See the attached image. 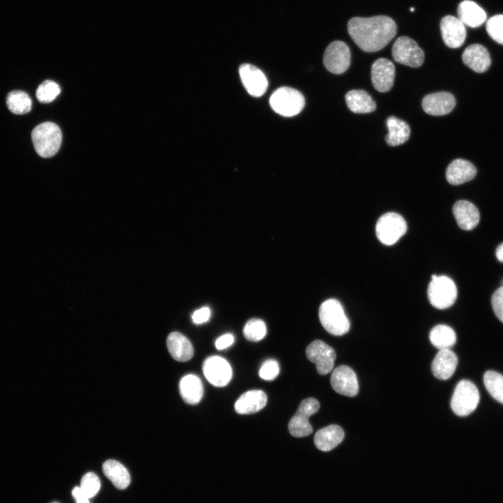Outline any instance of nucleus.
Masks as SVG:
<instances>
[{
	"label": "nucleus",
	"mask_w": 503,
	"mask_h": 503,
	"mask_svg": "<svg viewBox=\"0 0 503 503\" xmlns=\"http://www.w3.org/2000/svg\"><path fill=\"white\" fill-rule=\"evenodd\" d=\"M495 254L498 261L503 263V243L497 247Z\"/></svg>",
	"instance_id": "nucleus-42"
},
{
	"label": "nucleus",
	"mask_w": 503,
	"mask_h": 503,
	"mask_svg": "<svg viewBox=\"0 0 503 503\" xmlns=\"http://www.w3.org/2000/svg\"><path fill=\"white\" fill-rule=\"evenodd\" d=\"M476 175L475 166L469 161L457 159L447 167L446 177L449 183L458 185L472 180Z\"/></svg>",
	"instance_id": "nucleus-22"
},
{
	"label": "nucleus",
	"mask_w": 503,
	"mask_h": 503,
	"mask_svg": "<svg viewBox=\"0 0 503 503\" xmlns=\"http://www.w3.org/2000/svg\"><path fill=\"white\" fill-rule=\"evenodd\" d=\"M453 214L458 225L463 230H472L479 222L480 214L477 207L465 200L457 201L453 206Z\"/></svg>",
	"instance_id": "nucleus-19"
},
{
	"label": "nucleus",
	"mask_w": 503,
	"mask_h": 503,
	"mask_svg": "<svg viewBox=\"0 0 503 503\" xmlns=\"http://www.w3.org/2000/svg\"><path fill=\"white\" fill-rule=\"evenodd\" d=\"M179 389L182 399L188 404H198L203 395V387L200 378L194 374L184 376L179 384Z\"/></svg>",
	"instance_id": "nucleus-26"
},
{
	"label": "nucleus",
	"mask_w": 503,
	"mask_h": 503,
	"mask_svg": "<svg viewBox=\"0 0 503 503\" xmlns=\"http://www.w3.org/2000/svg\"><path fill=\"white\" fill-rule=\"evenodd\" d=\"M320 408L319 401L314 398L304 399L290 419L288 428L290 434L296 437H302L312 432V427L309 418L316 413Z\"/></svg>",
	"instance_id": "nucleus-8"
},
{
	"label": "nucleus",
	"mask_w": 503,
	"mask_h": 503,
	"mask_svg": "<svg viewBox=\"0 0 503 503\" xmlns=\"http://www.w3.org/2000/svg\"><path fill=\"white\" fill-rule=\"evenodd\" d=\"M267 395L261 390H251L244 393L236 400L234 407L238 414H249L261 410L267 403Z\"/></svg>",
	"instance_id": "nucleus-21"
},
{
	"label": "nucleus",
	"mask_w": 503,
	"mask_h": 503,
	"mask_svg": "<svg viewBox=\"0 0 503 503\" xmlns=\"http://www.w3.org/2000/svg\"><path fill=\"white\" fill-rule=\"evenodd\" d=\"M344 437V432L337 425H330L319 430L314 436L316 447L322 451H329L340 444Z\"/></svg>",
	"instance_id": "nucleus-24"
},
{
	"label": "nucleus",
	"mask_w": 503,
	"mask_h": 503,
	"mask_svg": "<svg viewBox=\"0 0 503 503\" xmlns=\"http://www.w3.org/2000/svg\"><path fill=\"white\" fill-rule=\"evenodd\" d=\"M279 372L278 363L274 359L265 360L259 370V376L261 379L271 381L275 379Z\"/></svg>",
	"instance_id": "nucleus-37"
},
{
	"label": "nucleus",
	"mask_w": 503,
	"mask_h": 503,
	"mask_svg": "<svg viewBox=\"0 0 503 503\" xmlns=\"http://www.w3.org/2000/svg\"><path fill=\"white\" fill-rule=\"evenodd\" d=\"M410 10H411V12H414V8H410Z\"/></svg>",
	"instance_id": "nucleus-43"
},
{
	"label": "nucleus",
	"mask_w": 503,
	"mask_h": 503,
	"mask_svg": "<svg viewBox=\"0 0 503 503\" xmlns=\"http://www.w3.org/2000/svg\"><path fill=\"white\" fill-rule=\"evenodd\" d=\"M76 503H89V499L82 491L80 486L75 487L72 491Z\"/></svg>",
	"instance_id": "nucleus-41"
},
{
	"label": "nucleus",
	"mask_w": 503,
	"mask_h": 503,
	"mask_svg": "<svg viewBox=\"0 0 503 503\" xmlns=\"http://www.w3.org/2000/svg\"><path fill=\"white\" fill-rule=\"evenodd\" d=\"M407 224L404 218L395 212H387L379 217L376 224V235L386 245H392L406 233Z\"/></svg>",
	"instance_id": "nucleus-7"
},
{
	"label": "nucleus",
	"mask_w": 503,
	"mask_h": 503,
	"mask_svg": "<svg viewBox=\"0 0 503 503\" xmlns=\"http://www.w3.org/2000/svg\"><path fill=\"white\" fill-rule=\"evenodd\" d=\"M100 487V480L94 473L88 472L82 476L80 488L88 498L95 496Z\"/></svg>",
	"instance_id": "nucleus-36"
},
{
	"label": "nucleus",
	"mask_w": 503,
	"mask_h": 503,
	"mask_svg": "<svg viewBox=\"0 0 503 503\" xmlns=\"http://www.w3.org/2000/svg\"><path fill=\"white\" fill-rule=\"evenodd\" d=\"M270 107L284 117H293L300 113L305 106V98L297 89L283 87L276 89L270 96Z\"/></svg>",
	"instance_id": "nucleus-4"
},
{
	"label": "nucleus",
	"mask_w": 503,
	"mask_h": 503,
	"mask_svg": "<svg viewBox=\"0 0 503 503\" xmlns=\"http://www.w3.org/2000/svg\"><path fill=\"white\" fill-rule=\"evenodd\" d=\"M306 356L315 363L319 374L326 375L333 368L336 353L335 350L321 340H314L306 349Z\"/></svg>",
	"instance_id": "nucleus-11"
},
{
	"label": "nucleus",
	"mask_w": 503,
	"mask_h": 503,
	"mask_svg": "<svg viewBox=\"0 0 503 503\" xmlns=\"http://www.w3.org/2000/svg\"><path fill=\"white\" fill-rule=\"evenodd\" d=\"M430 340L437 349H450L456 342V335L450 326L439 324L432 328L430 333Z\"/></svg>",
	"instance_id": "nucleus-30"
},
{
	"label": "nucleus",
	"mask_w": 503,
	"mask_h": 503,
	"mask_svg": "<svg viewBox=\"0 0 503 503\" xmlns=\"http://www.w3.org/2000/svg\"><path fill=\"white\" fill-rule=\"evenodd\" d=\"M491 304L496 316L503 323V286L493 294Z\"/></svg>",
	"instance_id": "nucleus-38"
},
{
	"label": "nucleus",
	"mask_w": 503,
	"mask_h": 503,
	"mask_svg": "<svg viewBox=\"0 0 503 503\" xmlns=\"http://www.w3.org/2000/svg\"><path fill=\"white\" fill-rule=\"evenodd\" d=\"M455 103V99L451 93L439 92L426 95L422 100V108L428 115L441 116L449 113Z\"/></svg>",
	"instance_id": "nucleus-17"
},
{
	"label": "nucleus",
	"mask_w": 503,
	"mask_h": 503,
	"mask_svg": "<svg viewBox=\"0 0 503 503\" xmlns=\"http://www.w3.org/2000/svg\"><path fill=\"white\" fill-rule=\"evenodd\" d=\"M440 29L444 43L451 48H458L466 38L465 25L456 17L446 15L440 22Z\"/></svg>",
	"instance_id": "nucleus-16"
},
{
	"label": "nucleus",
	"mask_w": 503,
	"mask_h": 503,
	"mask_svg": "<svg viewBox=\"0 0 503 503\" xmlns=\"http://www.w3.org/2000/svg\"><path fill=\"white\" fill-rule=\"evenodd\" d=\"M330 384L339 394L353 397L358 393V383L354 371L347 365L337 367L333 371Z\"/></svg>",
	"instance_id": "nucleus-14"
},
{
	"label": "nucleus",
	"mask_w": 503,
	"mask_h": 503,
	"mask_svg": "<svg viewBox=\"0 0 503 503\" xmlns=\"http://www.w3.org/2000/svg\"><path fill=\"white\" fill-rule=\"evenodd\" d=\"M6 104L9 110L16 115L29 112L32 106L29 96L22 90L10 92L6 96Z\"/></svg>",
	"instance_id": "nucleus-31"
},
{
	"label": "nucleus",
	"mask_w": 503,
	"mask_h": 503,
	"mask_svg": "<svg viewBox=\"0 0 503 503\" xmlns=\"http://www.w3.org/2000/svg\"><path fill=\"white\" fill-rule=\"evenodd\" d=\"M167 348L171 356L180 362L190 360L194 355V348L190 341L182 333L173 332L167 337Z\"/></svg>",
	"instance_id": "nucleus-23"
},
{
	"label": "nucleus",
	"mask_w": 503,
	"mask_h": 503,
	"mask_svg": "<svg viewBox=\"0 0 503 503\" xmlns=\"http://www.w3.org/2000/svg\"><path fill=\"white\" fill-rule=\"evenodd\" d=\"M105 476L119 490L125 489L131 482V477L125 467L115 460H108L103 464Z\"/></svg>",
	"instance_id": "nucleus-28"
},
{
	"label": "nucleus",
	"mask_w": 503,
	"mask_h": 503,
	"mask_svg": "<svg viewBox=\"0 0 503 503\" xmlns=\"http://www.w3.org/2000/svg\"><path fill=\"white\" fill-rule=\"evenodd\" d=\"M233 342V335L231 333H226L217 339L215 347L219 350H223L232 345Z\"/></svg>",
	"instance_id": "nucleus-40"
},
{
	"label": "nucleus",
	"mask_w": 503,
	"mask_h": 503,
	"mask_svg": "<svg viewBox=\"0 0 503 503\" xmlns=\"http://www.w3.org/2000/svg\"><path fill=\"white\" fill-rule=\"evenodd\" d=\"M392 55L400 64L417 68L424 61V52L416 42L407 36L399 37L393 43Z\"/></svg>",
	"instance_id": "nucleus-9"
},
{
	"label": "nucleus",
	"mask_w": 503,
	"mask_h": 503,
	"mask_svg": "<svg viewBox=\"0 0 503 503\" xmlns=\"http://www.w3.org/2000/svg\"><path fill=\"white\" fill-rule=\"evenodd\" d=\"M488 35L497 43L503 45V15H496L486 22Z\"/></svg>",
	"instance_id": "nucleus-35"
},
{
	"label": "nucleus",
	"mask_w": 503,
	"mask_h": 503,
	"mask_svg": "<svg viewBox=\"0 0 503 503\" xmlns=\"http://www.w3.org/2000/svg\"><path fill=\"white\" fill-rule=\"evenodd\" d=\"M462 58L464 64L476 73L486 71L491 64L489 52L480 44L469 45L465 50Z\"/></svg>",
	"instance_id": "nucleus-20"
},
{
	"label": "nucleus",
	"mask_w": 503,
	"mask_h": 503,
	"mask_svg": "<svg viewBox=\"0 0 503 503\" xmlns=\"http://www.w3.org/2000/svg\"><path fill=\"white\" fill-rule=\"evenodd\" d=\"M428 288L431 305L437 309H446L455 301L458 291L454 282L447 276L432 275Z\"/></svg>",
	"instance_id": "nucleus-5"
},
{
	"label": "nucleus",
	"mask_w": 503,
	"mask_h": 503,
	"mask_svg": "<svg viewBox=\"0 0 503 503\" xmlns=\"http://www.w3.org/2000/svg\"><path fill=\"white\" fill-rule=\"evenodd\" d=\"M502 284H503V281H502Z\"/></svg>",
	"instance_id": "nucleus-44"
},
{
	"label": "nucleus",
	"mask_w": 503,
	"mask_h": 503,
	"mask_svg": "<svg viewBox=\"0 0 503 503\" xmlns=\"http://www.w3.org/2000/svg\"><path fill=\"white\" fill-rule=\"evenodd\" d=\"M267 328L265 322L259 319L249 320L243 328L245 337L252 342L260 341L265 337Z\"/></svg>",
	"instance_id": "nucleus-33"
},
{
	"label": "nucleus",
	"mask_w": 503,
	"mask_h": 503,
	"mask_svg": "<svg viewBox=\"0 0 503 503\" xmlns=\"http://www.w3.org/2000/svg\"><path fill=\"white\" fill-rule=\"evenodd\" d=\"M458 365V357L450 349H442L435 356L431 370L440 380H447L453 374Z\"/></svg>",
	"instance_id": "nucleus-18"
},
{
	"label": "nucleus",
	"mask_w": 503,
	"mask_h": 503,
	"mask_svg": "<svg viewBox=\"0 0 503 503\" xmlns=\"http://www.w3.org/2000/svg\"><path fill=\"white\" fill-rule=\"evenodd\" d=\"M349 109L354 113H368L376 109V104L371 96L364 90L353 89L345 95Z\"/></svg>",
	"instance_id": "nucleus-27"
},
{
	"label": "nucleus",
	"mask_w": 503,
	"mask_h": 503,
	"mask_svg": "<svg viewBox=\"0 0 503 503\" xmlns=\"http://www.w3.org/2000/svg\"><path fill=\"white\" fill-rule=\"evenodd\" d=\"M483 383L490 395L503 404V375L495 371H487L483 376Z\"/></svg>",
	"instance_id": "nucleus-32"
},
{
	"label": "nucleus",
	"mask_w": 503,
	"mask_h": 503,
	"mask_svg": "<svg viewBox=\"0 0 503 503\" xmlns=\"http://www.w3.org/2000/svg\"><path fill=\"white\" fill-rule=\"evenodd\" d=\"M479 399L476 386L472 381L463 379L455 388L451 400V407L456 415L466 416L476 409Z\"/></svg>",
	"instance_id": "nucleus-6"
},
{
	"label": "nucleus",
	"mask_w": 503,
	"mask_h": 503,
	"mask_svg": "<svg viewBox=\"0 0 503 503\" xmlns=\"http://www.w3.org/2000/svg\"><path fill=\"white\" fill-rule=\"evenodd\" d=\"M371 79L373 87L380 92L391 89L395 79V66L388 59L379 58L372 65Z\"/></svg>",
	"instance_id": "nucleus-15"
},
{
	"label": "nucleus",
	"mask_w": 503,
	"mask_h": 503,
	"mask_svg": "<svg viewBox=\"0 0 503 503\" xmlns=\"http://www.w3.org/2000/svg\"><path fill=\"white\" fill-rule=\"evenodd\" d=\"M211 315L210 309L208 307H203L196 310L192 316V321L196 324H201L209 321Z\"/></svg>",
	"instance_id": "nucleus-39"
},
{
	"label": "nucleus",
	"mask_w": 503,
	"mask_h": 503,
	"mask_svg": "<svg viewBox=\"0 0 503 503\" xmlns=\"http://www.w3.org/2000/svg\"><path fill=\"white\" fill-rule=\"evenodd\" d=\"M203 372L207 380L217 387L226 386L232 377V369L229 363L218 356H210L204 360Z\"/></svg>",
	"instance_id": "nucleus-12"
},
{
	"label": "nucleus",
	"mask_w": 503,
	"mask_h": 503,
	"mask_svg": "<svg viewBox=\"0 0 503 503\" xmlns=\"http://www.w3.org/2000/svg\"><path fill=\"white\" fill-rule=\"evenodd\" d=\"M319 316L323 327L333 335H343L349 330V321L341 303L336 299L324 301L319 307Z\"/></svg>",
	"instance_id": "nucleus-3"
},
{
	"label": "nucleus",
	"mask_w": 503,
	"mask_h": 503,
	"mask_svg": "<svg viewBox=\"0 0 503 503\" xmlns=\"http://www.w3.org/2000/svg\"><path fill=\"white\" fill-rule=\"evenodd\" d=\"M239 75L243 86L251 96L259 97L267 90V78L256 66L250 64H242L239 67Z\"/></svg>",
	"instance_id": "nucleus-13"
},
{
	"label": "nucleus",
	"mask_w": 503,
	"mask_h": 503,
	"mask_svg": "<svg viewBox=\"0 0 503 503\" xmlns=\"http://www.w3.org/2000/svg\"><path fill=\"white\" fill-rule=\"evenodd\" d=\"M350 63V50L343 41H333L326 48L323 54V64L330 73H343L348 69Z\"/></svg>",
	"instance_id": "nucleus-10"
},
{
	"label": "nucleus",
	"mask_w": 503,
	"mask_h": 503,
	"mask_svg": "<svg viewBox=\"0 0 503 503\" xmlns=\"http://www.w3.org/2000/svg\"><path fill=\"white\" fill-rule=\"evenodd\" d=\"M347 29L353 42L367 52L382 49L397 33L395 22L386 15L353 17L349 21Z\"/></svg>",
	"instance_id": "nucleus-1"
},
{
	"label": "nucleus",
	"mask_w": 503,
	"mask_h": 503,
	"mask_svg": "<svg viewBox=\"0 0 503 503\" xmlns=\"http://www.w3.org/2000/svg\"><path fill=\"white\" fill-rule=\"evenodd\" d=\"M31 139L37 154L43 158L54 156L59 150L62 135L59 127L50 122H43L31 131Z\"/></svg>",
	"instance_id": "nucleus-2"
},
{
	"label": "nucleus",
	"mask_w": 503,
	"mask_h": 503,
	"mask_svg": "<svg viewBox=\"0 0 503 503\" xmlns=\"http://www.w3.org/2000/svg\"><path fill=\"white\" fill-rule=\"evenodd\" d=\"M386 126L388 133L386 136V141L388 145H400L409 139L410 129L404 121L396 117L390 116L386 119Z\"/></svg>",
	"instance_id": "nucleus-29"
},
{
	"label": "nucleus",
	"mask_w": 503,
	"mask_h": 503,
	"mask_svg": "<svg viewBox=\"0 0 503 503\" xmlns=\"http://www.w3.org/2000/svg\"><path fill=\"white\" fill-rule=\"evenodd\" d=\"M60 92L61 89L57 83L52 80H47L38 87L36 96L41 103H48L53 101Z\"/></svg>",
	"instance_id": "nucleus-34"
},
{
	"label": "nucleus",
	"mask_w": 503,
	"mask_h": 503,
	"mask_svg": "<svg viewBox=\"0 0 503 503\" xmlns=\"http://www.w3.org/2000/svg\"><path fill=\"white\" fill-rule=\"evenodd\" d=\"M458 19L465 24L470 27H479L486 20L485 10L476 3L465 0L458 8Z\"/></svg>",
	"instance_id": "nucleus-25"
}]
</instances>
